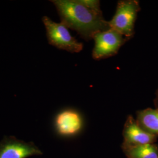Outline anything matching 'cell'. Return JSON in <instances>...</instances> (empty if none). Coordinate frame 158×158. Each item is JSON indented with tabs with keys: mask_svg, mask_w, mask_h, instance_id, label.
<instances>
[{
	"mask_svg": "<svg viewBox=\"0 0 158 158\" xmlns=\"http://www.w3.org/2000/svg\"><path fill=\"white\" fill-rule=\"evenodd\" d=\"M61 23L83 39L93 40L97 33L111 28L102 14L91 10L80 0H53Z\"/></svg>",
	"mask_w": 158,
	"mask_h": 158,
	"instance_id": "6da1fadb",
	"label": "cell"
},
{
	"mask_svg": "<svg viewBox=\"0 0 158 158\" xmlns=\"http://www.w3.org/2000/svg\"><path fill=\"white\" fill-rule=\"evenodd\" d=\"M140 8L135 0L119 1L113 18L108 21L113 29L129 40L134 34V26Z\"/></svg>",
	"mask_w": 158,
	"mask_h": 158,
	"instance_id": "7a4b0ae2",
	"label": "cell"
},
{
	"mask_svg": "<svg viewBox=\"0 0 158 158\" xmlns=\"http://www.w3.org/2000/svg\"><path fill=\"white\" fill-rule=\"evenodd\" d=\"M42 21L45 25L49 44L57 48L70 53H79L83 50V44L76 40L62 23H57L44 16Z\"/></svg>",
	"mask_w": 158,
	"mask_h": 158,
	"instance_id": "3957f363",
	"label": "cell"
},
{
	"mask_svg": "<svg viewBox=\"0 0 158 158\" xmlns=\"http://www.w3.org/2000/svg\"><path fill=\"white\" fill-rule=\"evenodd\" d=\"M94 46L92 56L95 60H101L116 55L128 39L112 28L98 32L94 36Z\"/></svg>",
	"mask_w": 158,
	"mask_h": 158,
	"instance_id": "277c9868",
	"label": "cell"
},
{
	"mask_svg": "<svg viewBox=\"0 0 158 158\" xmlns=\"http://www.w3.org/2000/svg\"><path fill=\"white\" fill-rule=\"evenodd\" d=\"M42 153L34 143L19 140L14 136H6L0 141V158H27Z\"/></svg>",
	"mask_w": 158,
	"mask_h": 158,
	"instance_id": "5b68a950",
	"label": "cell"
},
{
	"mask_svg": "<svg viewBox=\"0 0 158 158\" xmlns=\"http://www.w3.org/2000/svg\"><path fill=\"white\" fill-rule=\"evenodd\" d=\"M55 127L57 132L61 135H73L81 129L82 119L77 111L66 110L57 114Z\"/></svg>",
	"mask_w": 158,
	"mask_h": 158,
	"instance_id": "8992f818",
	"label": "cell"
},
{
	"mask_svg": "<svg viewBox=\"0 0 158 158\" xmlns=\"http://www.w3.org/2000/svg\"><path fill=\"white\" fill-rule=\"evenodd\" d=\"M123 133L126 142L133 145L149 144L154 139L152 134L143 130L131 116L127 119Z\"/></svg>",
	"mask_w": 158,
	"mask_h": 158,
	"instance_id": "52a82bcc",
	"label": "cell"
},
{
	"mask_svg": "<svg viewBox=\"0 0 158 158\" xmlns=\"http://www.w3.org/2000/svg\"><path fill=\"white\" fill-rule=\"evenodd\" d=\"M137 123L152 134H158V110L147 109L138 113Z\"/></svg>",
	"mask_w": 158,
	"mask_h": 158,
	"instance_id": "ba28073f",
	"label": "cell"
},
{
	"mask_svg": "<svg viewBox=\"0 0 158 158\" xmlns=\"http://www.w3.org/2000/svg\"><path fill=\"white\" fill-rule=\"evenodd\" d=\"M129 158H158L155 148L151 143L140 145H132L128 149Z\"/></svg>",
	"mask_w": 158,
	"mask_h": 158,
	"instance_id": "9c48e42d",
	"label": "cell"
},
{
	"mask_svg": "<svg viewBox=\"0 0 158 158\" xmlns=\"http://www.w3.org/2000/svg\"><path fill=\"white\" fill-rule=\"evenodd\" d=\"M80 1L85 6L91 10L98 14H102L100 8V2L98 0H80Z\"/></svg>",
	"mask_w": 158,
	"mask_h": 158,
	"instance_id": "30bf717a",
	"label": "cell"
}]
</instances>
